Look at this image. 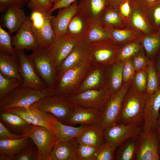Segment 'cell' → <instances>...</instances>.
I'll use <instances>...</instances> for the list:
<instances>
[{
	"instance_id": "obj_1",
	"label": "cell",
	"mask_w": 160,
	"mask_h": 160,
	"mask_svg": "<svg viewBox=\"0 0 160 160\" xmlns=\"http://www.w3.org/2000/svg\"><path fill=\"white\" fill-rule=\"evenodd\" d=\"M56 94L54 87L36 90L21 84L6 96L0 100V111L18 108H27L44 97Z\"/></svg>"
},
{
	"instance_id": "obj_2",
	"label": "cell",
	"mask_w": 160,
	"mask_h": 160,
	"mask_svg": "<svg viewBox=\"0 0 160 160\" xmlns=\"http://www.w3.org/2000/svg\"><path fill=\"white\" fill-rule=\"evenodd\" d=\"M148 96L146 93H137L130 84L125 95L120 115L116 122L136 124L143 126Z\"/></svg>"
},
{
	"instance_id": "obj_3",
	"label": "cell",
	"mask_w": 160,
	"mask_h": 160,
	"mask_svg": "<svg viewBox=\"0 0 160 160\" xmlns=\"http://www.w3.org/2000/svg\"><path fill=\"white\" fill-rule=\"evenodd\" d=\"M91 64L89 62L71 68L57 75L54 86L55 94L65 99L74 95Z\"/></svg>"
},
{
	"instance_id": "obj_4",
	"label": "cell",
	"mask_w": 160,
	"mask_h": 160,
	"mask_svg": "<svg viewBox=\"0 0 160 160\" xmlns=\"http://www.w3.org/2000/svg\"><path fill=\"white\" fill-rule=\"evenodd\" d=\"M31 10L30 17L31 27L38 46L47 48L52 44L55 36L51 23L53 16L49 11L38 9Z\"/></svg>"
},
{
	"instance_id": "obj_5",
	"label": "cell",
	"mask_w": 160,
	"mask_h": 160,
	"mask_svg": "<svg viewBox=\"0 0 160 160\" xmlns=\"http://www.w3.org/2000/svg\"><path fill=\"white\" fill-rule=\"evenodd\" d=\"M27 55L37 74L47 87H54L57 71L51 59L47 48L39 47Z\"/></svg>"
},
{
	"instance_id": "obj_6",
	"label": "cell",
	"mask_w": 160,
	"mask_h": 160,
	"mask_svg": "<svg viewBox=\"0 0 160 160\" xmlns=\"http://www.w3.org/2000/svg\"><path fill=\"white\" fill-rule=\"evenodd\" d=\"M33 105L40 111L51 114L62 123L69 116L74 105L56 94L42 98Z\"/></svg>"
},
{
	"instance_id": "obj_7",
	"label": "cell",
	"mask_w": 160,
	"mask_h": 160,
	"mask_svg": "<svg viewBox=\"0 0 160 160\" xmlns=\"http://www.w3.org/2000/svg\"><path fill=\"white\" fill-rule=\"evenodd\" d=\"M111 95L105 86L99 89H89L65 99L74 105L90 108L103 113L104 106Z\"/></svg>"
},
{
	"instance_id": "obj_8",
	"label": "cell",
	"mask_w": 160,
	"mask_h": 160,
	"mask_svg": "<svg viewBox=\"0 0 160 160\" xmlns=\"http://www.w3.org/2000/svg\"><path fill=\"white\" fill-rule=\"evenodd\" d=\"M25 134L37 147L36 160H51V153L55 142L53 132L45 127L32 125Z\"/></svg>"
},
{
	"instance_id": "obj_9",
	"label": "cell",
	"mask_w": 160,
	"mask_h": 160,
	"mask_svg": "<svg viewBox=\"0 0 160 160\" xmlns=\"http://www.w3.org/2000/svg\"><path fill=\"white\" fill-rule=\"evenodd\" d=\"M142 127L143 126L136 124L113 123L103 130L105 143L116 149L127 140L138 135Z\"/></svg>"
},
{
	"instance_id": "obj_10",
	"label": "cell",
	"mask_w": 160,
	"mask_h": 160,
	"mask_svg": "<svg viewBox=\"0 0 160 160\" xmlns=\"http://www.w3.org/2000/svg\"><path fill=\"white\" fill-rule=\"evenodd\" d=\"M130 84V81L125 83L119 90L108 99L104 106L99 125L103 130L118 121L125 95Z\"/></svg>"
},
{
	"instance_id": "obj_11",
	"label": "cell",
	"mask_w": 160,
	"mask_h": 160,
	"mask_svg": "<svg viewBox=\"0 0 160 160\" xmlns=\"http://www.w3.org/2000/svg\"><path fill=\"white\" fill-rule=\"evenodd\" d=\"M91 50V62L107 65L115 62L121 46L110 39L89 44Z\"/></svg>"
},
{
	"instance_id": "obj_12",
	"label": "cell",
	"mask_w": 160,
	"mask_h": 160,
	"mask_svg": "<svg viewBox=\"0 0 160 160\" xmlns=\"http://www.w3.org/2000/svg\"><path fill=\"white\" fill-rule=\"evenodd\" d=\"M139 143L135 160H159V137L156 129L144 132L138 135Z\"/></svg>"
},
{
	"instance_id": "obj_13",
	"label": "cell",
	"mask_w": 160,
	"mask_h": 160,
	"mask_svg": "<svg viewBox=\"0 0 160 160\" xmlns=\"http://www.w3.org/2000/svg\"><path fill=\"white\" fill-rule=\"evenodd\" d=\"M78 43L66 34L55 35L53 41L47 49L57 71L62 63Z\"/></svg>"
},
{
	"instance_id": "obj_14",
	"label": "cell",
	"mask_w": 160,
	"mask_h": 160,
	"mask_svg": "<svg viewBox=\"0 0 160 160\" xmlns=\"http://www.w3.org/2000/svg\"><path fill=\"white\" fill-rule=\"evenodd\" d=\"M20 65V72L23 79L21 85L36 90L46 88L45 84L36 71L31 61L25 53L24 50L16 51Z\"/></svg>"
},
{
	"instance_id": "obj_15",
	"label": "cell",
	"mask_w": 160,
	"mask_h": 160,
	"mask_svg": "<svg viewBox=\"0 0 160 160\" xmlns=\"http://www.w3.org/2000/svg\"><path fill=\"white\" fill-rule=\"evenodd\" d=\"M6 111L20 116L32 125L45 127L53 133V124L56 119L50 113L40 111L33 105L27 108H14Z\"/></svg>"
},
{
	"instance_id": "obj_16",
	"label": "cell",
	"mask_w": 160,
	"mask_h": 160,
	"mask_svg": "<svg viewBox=\"0 0 160 160\" xmlns=\"http://www.w3.org/2000/svg\"><path fill=\"white\" fill-rule=\"evenodd\" d=\"M131 11L127 21V26L144 34L153 33L155 31L148 19L146 9L139 0H131Z\"/></svg>"
},
{
	"instance_id": "obj_17",
	"label": "cell",
	"mask_w": 160,
	"mask_h": 160,
	"mask_svg": "<svg viewBox=\"0 0 160 160\" xmlns=\"http://www.w3.org/2000/svg\"><path fill=\"white\" fill-rule=\"evenodd\" d=\"M102 114L101 112L93 108L74 105L71 113L63 123L72 126L100 125Z\"/></svg>"
},
{
	"instance_id": "obj_18",
	"label": "cell",
	"mask_w": 160,
	"mask_h": 160,
	"mask_svg": "<svg viewBox=\"0 0 160 160\" xmlns=\"http://www.w3.org/2000/svg\"><path fill=\"white\" fill-rule=\"evenodd\" d=\"M91 62L89 45L84 41L79 42L58 68L57 75L65 70Z\"/></svg>"
},
{
	"instance_id": "obj_19",
	"label": "cell",
	"mask_w": 160,
	"mask_h": 160,
	"mask_svg": "<svg viewBox=\"0 0 160 160\" xmlns=\"http://www.w3.org/2000/svg\"><path fill=\"white\" fill-rule=\"evenodd\" d=\"M12 44L15 50H33L38 46L36 38L31 28L30 17L25 21L12 38Z\"/></svg>"
},
{
	"instance_id": "obj_20",
	"label": "cell",
	"mask_w": 160,
	"mask_h": 160,
	"mask_svg": "<svg viewBox=\"0 0 160 160\" xmlns=\"http://www.w3.org/2000/svg\"><path fill=\"white\" fill-rule=\"evenodd\" d=\"M105 67L106 65H103L91 63L75 94L85 90L99 89L105 87Z\"/></svg>"
},
{
	"instance_id": "obj_21",
	"label": "cell",
	"mask_w": 160,
	"mask_h": 160,
	"mask_svg": "<svg viewBox=\"0 0 160 160\" xmlns=\"http://www.w3.org/2000/svg\"><path fill=\"white\" fill-rule=\"evenodd\" d=\"M108 6L106 0H80L78 4V12L90 23L100 22Z\"/></svg>"
},
{
	"instance_id": "obj_22",
	"label": "cell",
	"mask_w": 160,
	"mask_h": 160,
	"mask_svg": "<svg viewBox=\"0 0 160 160\" xmlns=\"http://www.w3.org/2000/svg\"><path fill=\"white\" fill-rule=\"evenodd\" d=\"M160 89L148 96L142 131L148 132L156 129L157 121L160 114Z\"/></svg>"
},
{
	"instance_id": "obj_23",
	"label": "cell",
	"mask_w": 160,
	"mask_h": 160,
	"mask_svg": "<svg viewBox=\"0 0 160 160\" xmlns=\"http://www.w3.org/2000/svg\"><path fill=\"white\" fill-rule=\"evenodd\" d=\"M124 63L115 62L106 65L105 74V86L111 95L119 90L124 85L122 70Z\"/></svg>"
},
{
	"instance_id": "obj_24",
	"label": "cell",
	"mask_w": 160,
	"mask_h": 160,
	"mask_svg": "<svg viewBox=\"0 0 160 160\" xmlns=\"http://www.w3.org/2000/svg\"><path fill=\"white\" fill-rule=\"evenodd\" d=\"M78 4L76 0L68 7L61 9L57 15L52 18L51 25L56 35L66 34L69 23L78 12Z\"/></svg>"
},
{
	"instance_id": "obj_25",
	"label": "cell",
	"mask_w": 160,
	"mask_h": 160,
	"mask_svg": "<svg viewBox=\"0 0 160 160\" xmlns=\"http://www.w3.org/2000/svg\"><path fill=\"white\" fill-rule=\"evenodd\" d=\"M78 145L75 138L56 141L51 153V160H79Z\"/></svg>"
},
{
	"instance_id": "obj_26",
	"label": "cell",
	"mask_w": 160,
	"mask_h": 160,
	"mask_svg": "<svg viewBox=\"0 0 160 160\" xmlns=\"http://www.w3.org/2000/svg\"><path fill=\"white\" fill-rule=\"evenodd\" d=\"M90 25L89 21L78 12L69 23L66 34L77 42H81L84 39Z\"/></svg>"
},
{
	"instance_id": "obj_27",
	"label": "cell",
	"mask_w": 160,
	"mask_h": 160,
	"mask_svg": "<svg viewBox=\"0 0 160 160\" xmlns=\"http://www.w3.org/2000/svg\"><path fill=\"white\" fill-rule=\"evenodd\" d=\"M75 139L78 143L88 145L97 149L105 143L103 130L99 124L85 126L81 133Z\"/></svg>"
},
{
	"instance_id": "obj_28",
	"label": "cell",
	"mask_w": 160,
	"mask_h": 160,
	"mask_svg": "<svg viewBox=\"0 0 160 160\" xmlns=\"http://www.w3.org/2000/svg\"><path fill=\"white\" fill-rule=\"evenodd\" d=\"M30 138L26 136L19 139H0V160H11L30 143Z\"/></svg>"
},
{
	"instance_id": "obj_29",
	"label": "cell",
	"mask_w": 160,
	"mask_h": 160,
	"mask_svg": "<svg viewBox=\"0 0 160 160\" xmlns=\"http://www.w3.org/2000/svg\"><path fill=\"white\" fill-rule=\"evenodd\" d=\"M0 73L8 79L16 78L23 80L17 54L10 55L0 52Z\"/></svg>"
},
{
	"instance_id": "obj_30",
	"label": "cell",
	"mask_w": 160,
	"mask_h": 160,
	"mask_svg": "<svg viewBox=\"0 0 160 160\" xmlns=\"http://www.w3.org/2000/svg\"><path fill=\"white\" fill-rule=\"evenodd\" d=\"M104 27L109 39L121 46L144 35L141 32L128 26L122 29L115 28L107 26Z\"/></svg>"
},
{
	"instance_id": "obj_31",
	"label": "cell",
	"mask_w": 160,
	"mask_h": 160,
	"mask_svg": "<svg viewBox=\"0 0 160 160\" xmlns=\"http://www.w3.org/2000/svg\"><path fill=\"white\" fill-rule=\"evenodd\" d=\"M27 18L22 8L10 7L3 16V24L12 34L18 31Z\"/></svg>"
},
{
	"instance_id": "obj_32",
	"label": "cell",
	"mask_w": 160,
	"mask_h": 160,
	"mask_svg": "<svg viewBox=\"0 0 160 160\" xmlns=\"http://www.w3.org/2000/svg\"><path fill=\"white\" fill-rule=\"evenodd\" d=\"M141 42L147 57L154 61L160 55V30L144 35L141 38Z\"/></svg>"
},
{
	"instance_id": "obj_33",
	"label": "cell",
	"mask_w": 160,
	"mask_h": 160,
	"mask_svg": "<svg viewBox=\"0 0 160 160\" xmlns=\"http://www.w3.org/2000/svg\"><path fill=\"white\" fill-rule=\"evenodd\" d=\"M1 121L16 132L25 134L32 125L20 116L11 112H0Z\"/></svg>"
},
{
	"instance_id": "obj_34",
	"label": "cell",
	"mask_w": 160,
	"mask_h": 160,
	"mask_svg": "<svg viewBox=\"0 0 160 160\" xmlns=\"http://www.w3.org/2000/svg\"><path fill=\"white\" fill-rule=\"evenodd\" d=\"M139 143L138 135L127 140L116 148L114 160H135Z\"/></svg>"
},
{
	"instance_id": "obj_35",
	"label": "cell",
	"mask_w": 160,
	"mask_h": 160,
	"mask_svg": "<svg viewBox=\"0 0 160 160\" xmlns=\"http://www.w3.org/2000/svg\"><path fill=\"white\" fill-rule=\"evenodd\" d=\"M85 127L82 125L77 127L67 125L56 119L53 126L55 141L75 138L80 135Z\"/></svg>"
},
{
	"instance_id": "obj_36",
	"label": "cell",
	"mask_w": 160,
	"mask_h": 160,
	"mask_svg": "<svg viewBox=\"0 0 160 160\" xmlns=\"http://www.w3.org/2000/svg\"><path fill=\"white\" fill-rule=\"evenodd\" d=\"M100 22L104 26L115 28L122 29L127 26L126 22L119 13L118 7L108 6Z\"/></svg>"
},
{
	"instance_id": "obj_37",
	"label": "cell",
	"mask_w": 160,
	"mask_h": 160,
	"mask_svg": "<svg viewBox=\"0 0 160 160\" xmlns=\"http://www.w3.org/2000/svg\"><path fill=\"white\" fill-rule=\"evenodd\" d=\"M141 37L135 39L121 46L116 56L115 62L124 63L141 52L143 49L141 42Z\"/></svg>"
},
{
	"instance_id": "obj_38",
	"label": "cell",
	"mask_w": 160,
	"mask_h": 160,
	"mask_svg": "<svg viewBox=\"0 0 160 160\" xmlns=\"http://www.w3.org/2000/svg\"><path fill=\"white\" fill-rule=\"evenodd\" d=\"M109 39V35L104 27L100 22H98L90 23L89 28L84 41L90 44Z\"/></svg>"
},
{
	"instance_id": "obj_39",
	"label": "cell",
	"mask_w": 160,
	"mask_h": 160,
	"mask_svg": "<svg viewBox=\"0 0 160 160\" xmlns=\"http://www.w3.org/2000/svg\"><path fill=\"white\" fill-rule=\"evenodd\" d=\"M147 83L146 93L148 96L160 89V80L154 64L151 60L147 67Z\"/></svg>"
},
{
	"instance_id": "obj_40",
	"label": "cell",
	"mask_w": 160,
	"mask_h": 160,
	"mask_svg": "<svg viewBox=\"0 0 160 160\" xmlns=\"http://www.w3.org/2000/svg\"><path fill=\"white\" fill-rule=\"evenodd\" d=\"M23 80L17 78L8 79L0 73V100L19 87Z\"/></svg>"
},
{
	"instance_id": "obj_41",
	"label": "cell",
	"mask_w": 160,
	"mask_h": 160,
	"mask_svg": "<svg viewBox=\"0 0 160 160\" xmlns=\"http://www.w3.org/2000/svg\"><path fill=\"white\" fill-rule=\"evenodd\" d=\"M130 83L131 86L137 93H146L147 83V68L136 72Z\"/></svg>"
},
{
	"instance_id": "obj_42",
	"label": "cell",
	"mask_w": 160,
	"mask_h": 160,
	"mask_svg": "<svg viewBox=\"0 0 160 160\" xmlns=\"http://www.w3.org/2000/svg\"><path fill=\"white\" fill-rule=\"evenodd\" d=\"M0 51L4 54L13 55H17L16 51L13 47L12 39L9 34L0 25Z\"/></svg>"
},
{
	"instance_id": "obj_43",
	"label": "cell",
	"mask_w": 160,
	"mask_h": 160,
	"mask_svg": "<svg viewBox=\"0 0 160 160\" xmlns=\"http://www.w3.org/2000/svg\"><path fill=\"white\" fill-rule=\"evenodd\" d=\"M150 23L155 31L160 30V1L146 9Z\"/></svg>"
},
{
	"instance_id": "obj_44",
	"label": "cell",
	"mask_w": 160,
	"mask_h": 160,
	"mask_svg": "<svg viewBox=\"0 0 160 160\" xmlns=\"http://www.w3.org/2000/svg\"><path fill=\"white\" fill-rule=\"evenodd\" d=\"M36 148L33 143L30 144L12 157L11 160H36L38 156Z\"/></svg>"
},
{
	"instance_id": "obj_45",
	"label": "cell",
	"mask_w": 160,
	"mask_h": 160,
	"mask_svg": "<svg viewBox=\"0 0 160 160\" xmlns=\"http://www.w3.org/2000/svg\"><path fill=\"white\" fill-rule=\"evenodd\" d=\"M116 149L105 143L97 149L94 160H114Z\"/></svg>"
},
{
	"instance_id": "obj_46",
	"label": "cell",
	"mask_w": 160,
	"mask_h": 160,
	"mask_svg": "<svg viewBox=\"0 0 160 160\" xmlns=\"http://www.w3.org/2000/svg\"><path fill=\"white\" fill-rule=\"evenodd\" d=\"M97 149L88 145L78 143L77 153L79 160H94Z\"/></svg>"
},
{
	"instance_id": "obj_47",
	"label": "cell",
	"mask_w": 160,
	"mask_h": 160,
	"mask_svg": "<svg viewBox=\"0 0 160 160\" xmlns=\"http://www.w3.org/2000/svg\"><path fill=\"white\" fill-rule=\"evenodd\" d=\"M136 72L146 68L150 61L143 49L131 58Z\"/></svg>"
},
{
	"instance_id": "obj_48",
	"label": "cell",
	"mask_w": 160,
	"mask_h": 160,
	"mask_svg": "<svg viewBox=\"0 0 160 160\" xmlns=\"http://www.w3.org/2000/svg\"><path fill=\"white\" fill-rule=\"evenodd\" d=\"M136 71L132 63L131 58L124 63L122 70L123 79L124 84L130 81Z\"/></svg>"
},
{
	"instance_id": "obj_49",
	"label": "cell",
	"mask_w": 160,
	"mask_h": 160,
	"mask_svg": "<svg viewBox=\"0 0 160 160\" xmlns=\"http://www.w3.org/2000/svg\"><path fill=\"white\" fill-rule=\"evenodd\" d=\"M29 0L27 6L31 10L38 9L44 11H49L53 6L48 0Z\"/></svg>"
},
{
	"instance_id": "obj_50",
	"label": "cell",
	"mask_w": 160,
	"mask_h": 160,
	"mask_svg": "<svg viewBox=\"0 0 160 160\" xmlns=\"http://www.w3.org/2000/svg\"><path fill=\"white\" fill-rule=\"evenodd\" d=\"M29 0H0V10L1 11L7 10L12 7L23 8L27 4Z\"/></svg>"
},
{
	"instance_id": "obj_51",
	"label": "cell",
	"mask_w": 160,
	"mask_h": 160,
	"mask_svg": "<svg viewBox=\"0 0 160 160\" xmlns=\"http://www.w3.org/2000/svg\"><path fill=\"white\" fill-rule=\"evenodd\" d=\"M26 136L25 134L17 135L11 133L4 126L2 122L0 121V139L10 140H17Z\"/></svg>"
},
{
	"instance_id": "obj_52",
	"label": "cell",
	"mask_w": 160,
	"mask_h": 160,
	"mask_svg": "<svg viewBox=\"0 0 160 160\" xmlns=\"http://www.w3.org/2000/svg\"><path fill=\"white\" fill-rule=\"evenodd\" d=\"M130 1L127 0L118 7L119 13L126 23L131 11Z\"/></svg>"
},
{
	"instance_id": "obj_53",
	"label": "cell",
	"mask_w": 160,
	"mask_h": 160,
	"mask_svg": "<svg viewBox=\"0 0 160 160\" xmlns=\"http://www.w3.org/2000/svg\"><path fill=\"white\" fill-rule=\"evenodd\" d=\"M76 0H60L53 4L49 12L52 14L56 10L68 7Z\"/></svg>"
},
{
	"instance_id": "obj_54",
	"label": "cell",
	"mask_w": 160,
	"mask_h": 160,
	"mask_svg": "<svg viewBox=\"0 0 160 160\" xmlns=\"http://www.w3.org/2000/svg\"><path fill=\"white\" fill-rule=\"evenodd\" d=\"M142 4L146 8L160 1V0H139Z\"/></svg>"
},
{
	"instance_id": "obj_55",
	"label": "cell",
	"mask_w": 160,
	"mask_h": 160,
	"mask_svg": "<svg viewBox=\"0 0 160 160\" xmlns=\"http://www.w3.org/2000/svg\"><path fill=\"white\" fill-rule=\"evenodd\" d=\"M127 0H106L108 6L118 7Z\"/></svg>"
},
{
	"instance_id": "obj_56",
	"label": "cell",
	"mask_w": 160,
	"mask_h": 160,
	"mask_svg": "<svg viewBox=\"0 0 160 160\" xmlns=\"http://www.w3.org/2000/svg\"><path fill=\"white\" fill-rule=\"evenodd\" d=\"M154 64L160 80V55L154 60Z\"/></svg>"
},
{
	"instance_id": "obj_57",
	"label": "cell",
	"mask_w": 160,
	"mask_h": 160,
	"mask_svg": "<svg viewBox=\"0 0 160 160\" xmlns=\"http://www.w3.org/2000/svg\"><path fill=\"white\" fill-rule=\"evenodd\" d=\"M156 129L157 132L160 131V114H159L156 123Z\"/></svg>"
},
{
	"instance_id": "obj_58",
	"label": "cell",
	"mask_w": 160,
	"mask_h": 160,
	"mask_svg": "<svg viewBox=\"0 0 160 160\" xmlns=\"http://www.w3.org/2000/svg\"><path fill=\"white\" fill-rule=\"evenodd\" d=\"M159 137L158 153L159 160H160V131L158 132Z\"/></svg>"
},
{
	"instance_id": "obj_59",
	"label": "cell",
	"mask_w": 160,
	"mask_h": 160,
	"mask_svg": "<svg viewBox=\"0 0 160 160\" xmlns=\"http://www.w3.org/2000/svg\"><path fill=\"white\" fill-rule=\"evenodd\" d=\"M59 0H48L50 3L52 4L53 3L54 4L58 1Z\"/></svg>"
}]
</instances>
